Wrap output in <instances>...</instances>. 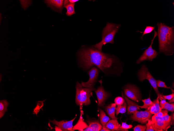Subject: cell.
<instances>
[{
  "label": "cell",
  "instance_id": "cell-1",
  "mask_svg": "<svg viewBox=\"0 0 174 131\" xmlns=\"http://www.w3.org/2000/svg\"><path fill=\"white\" fill-rule=\"evenodd\" d=\"M78 55L84 69H88L95 65L104 73L112 68L117 62L115 58L92 47L81 50Z\"/></svg>",
  "mask_w": 174,
  "mask_h": 131
},
{
  "label": "cell",
  "instance_id": "cell-2",
  "mask_svg": "<svg viewBox=\"0 0 174 131\" xmlns=\"http://www.w3.org/2000/svg\"><path fill=\"white\" fill-rule=\"evenodd\" d=\"M157 25L159 53L166 55H172L174 53V27H170L161 22H158Z\"/></svg>",
  "mask_w": 174,
  "mask_h": 131
},
{
  "label": "cell",
  "instance_id": "cell-3",
  "mask_svg": "<svg viewBox=\"0 0 174 131\" xmlns=\"http://www.w3.org/2000/svg\"><path fill=\"white\" fill-rule=\"evenodd\" d=\"M120 26L121 25L120 24L107 23L102 31V41L92 46L99 51L102 52L103 45L107 43L113 44L114 43V37Z\"/></svg>",
  "mask_w": 174,
  "mask_h": 131
},
{
  "label": "cell",
  "instance_id": "cell-4",
  "mask_svg": "<svg viewBox=\"0 0 174 131\" xmlns=\"http://www.w3.org/2000/svg\"><path fill=\"white\" fill-rule=\"evenodd\" d=\"M76 89L75 103L77 105L88 106L91 103L90 98L92 96V92L96 89L94 87L87 88L83 87L77 81L76 86Z\"/></svg>",
  "mask_w": 174,
  "mask_h": 131
},
{
  "label": "cell",
  "instance_id": "cell-5",
  "mask_svg": "<svg viewBox=\"0 0 174 131\" xmlns=\"http://www.w3.org/2000/svg\"><path fill=\"white\" fill-rule=\"evenodd\" d=\"M137 75L139 80L142 82L145 79L149 81L151 86L154 90L159 99H164L162 95L159 91L156 83V80L153 77L149 71L148 68L146 65L143 64L139 70Z\"/></svg>",
  "mask_w": 174,
  "mask_h": 131
},
{
  "label": "cell",
  "instance_id": "cell-6",
  "mask_svg": "<svg viewBox=\"0 0 174 131\" xmlns=\"http://www.w3.org/2000/svg\"><path fill=\"white\" fill-rule=\"evenodd\" d=\"M154 34L153 39L151 41V43L150 46L146 49L143 52L142 55L136 61L137 64H139L142 62L148 60L151 61L152 60L155 58L157 56L158 53L152 47V44L154 40L157 35V32L154 30Z\"/></svg>",
  "mask_w": 174,
  "mask_h": 131
},
{
  "label": "cell",
  "instance_id": "cell-7",
  "mask_svg": "<svg viewBox=\"0 0 174 131\" xmlns=\"http://www.w3.org/2000/svg\"><path fill=\"white\" fill-rule=\"evenodd\" d=\"M123 89L125 95L129 99L137 102L141 100V95L139 88L135 86L128 84Z\"/></svg>",
  "mask_w": 174,
  "mask_h": 131
},
{
  "label": "cell",
  "instance_id": "cell-8",
  "mask_svg": "<svg viewBox=\"0 0 174 131\" xmlns=\"http://www.w3.org/2000/svg\"><path fill=\"white\" fill-rule=\"evenodd\" d=\"M152 114L146 109L145 111H135L130 117L132 120L138 122L142 124H146L149 120H151Z\"/></svg>",
  "mask_w": 174,
  "mask_h": 131
},
{
  "label": "cell",
  "instance_id": "cell-9",
  "mask_svg": "<svg viewBox=\"0 0 174 131\" xmlns=\"http://www.w3.org/2000/svg\"><path fill=\"white\" fill-rule=\"evenodd\" d=\"M100 70L95 66L92 67L88 71L89 76L88 81L86 82H82L81 84L84 87L87 88L94 87L97 79Z\"/></svg>",
  "mask_w": 174,
  "mask_h": 131
},
{
  "label": "cell",
  "instance_id": "cell-10",
  "mask_svg": "<svg viewBox=\"0 0 174 131\" xmlns=\"http://www.w3.org/2000/svg\"><path fill=\"white\" fill-rule=\"evenodd\" d=\"M94 91L97 98L98 107L103 106L106 101L110 96V93L105 90L101 84Z\"/></svg>",
  "mask_w": 174,
  "mask_h": 131
},
{
  "label": "cell",
  "instance_id": "cell-11",
  "mask_svg": "<svg viewBox=\"0 0 174 131\" xmlns=\"http://www.w3.org/2000/svg\"><path fill=\"white\" fill-rule=\"evenodd\" d=\"M76 117V116L73 119L69 121L63 120L60 121H58L55 119L53 121L50 120H49V121L53 124L59 127L61 131H73L74 130L73 128V123Z\"/></svg>",
  "mask_w": 174,
  "mask_h": 131
},
{
  "label": "cell",
  "instance_id": "cell-12",
  "mask_svg": "<svg viewBox=\"0 0 174 131\" xmlns=\"http://www.w3.org/2000/svg\"><path fill=\"white\" fill-rule=\"evenodd\" d=\"M44 2L47 6L55 11H61L63 7V0H47Z\"/></svg>",
  "mask_w": 174,
  "mask_h": 131
},
{
  "label": "cell",
  "instance_id": "cell-13",
  "mask_svg": "<svg viewBox=\"0 0 174 131\" xmlns=\"http://www.w3.org/2000/svg\"><path fill=\"white\" fill-rule=\"evenodd\" d=\"M122 95L127 103V113L128 115L132 114L135 111L140 110L138 106V105L128 99L124 95L123 92L122 93Z\"/></svg>",
  "mask_w": 174,
  "mask_h": 131
},
{
  "label": "cell",
  "instance_id": "cell-14",
  "mask_svg": "<svg viewBox=\"0 0 174 131\" xmlns=\"http://www.w3.org/2000/svg\"><path fill=\"white\" fill-rule=\"evenodd\" d=\"M87 122L88 125V127L82 131H99L102 128L98 120H90L89 119L87 121Z\"/></svg>",
  "mask_w": 174,
  "mask_h": 131
},
{
  "label": "cell",
  "instance_id": "cell-15",
  "mask_svg": "<svg viewBox=\"0 0 174 131\" xmlns=\"http://www.w3.org/2000/svg\"><path fill=\"white\" fill-rule=\"evenodd\" d=\"M116 106L115 103H111L105 107V111L111 119H117V118L115 116Z\"/></svg>",
  "mask_w": 174,
  "mask_h": 131
},
{
  "label": "cell",
  "instance_id": "cell-16",
  "mask_svg": "<svg viewBox=\"0 0 174 131\" xmlns=\"http://www.w3.org/2000/svg\"><path fill=\"white\" fill-rule=\"evenodd\" d=\"M120 124H119L117 119H112L109 120L105 127L111 131H117Z\"/></svg>",
  "mask_w": 174,
  "mask_h": 131
},
{
  "label": "cell",
  "instance_id": "cell-17",
  "mask_svg": "<svg viewBox=\"0 0 174 131\" xmlns=\"http://www.w3.org/2000/svg\"><path fill=\"white\" fill-rule=\"evenodd\" d=\"M100 113V122L102 127H104L107 122L110 120L109 117L107 116L105 112L102 109L98 108Z\"/></svg>",
  "mask_w": 174,
  "mask_h": 131
},
{
  "label": "cell",
  "instance_id": "cell-18",
  "mask_svg": "<svg viewBox=\"0 0 174 131\" xmlns=\"http://www.w3.org/2000/svg\"><path fill=\"white\" fill-rule=\"evenodd\" d=\"M148 122H150L148 121ZM151 123L153 127L155 128L163 130L164 131H167V128L169 127L170 125V123L166 122L164 121H158L153 124Z\"/></svg>",
  "mask_w": 174,
  "mask_h": 131
},
{
  "label": "cell",
  "instance_id": "cell-19",
  "mask_svg": "<svg viewBox=\"0 0 174 131\" xmlns=\"http://www.w3.org/2000/svg\"><path fill=\"white\" fill-rule=\"evenodd\" d=\"M9 103L6 100H4L0 101V118H1L7 111V109Z\"/></svg>",
  "mask_w": 174,
  "mask_h": 131
},
{
  "label": "cell",
  "instance_id": "cell-20",
  "mask_svg": "<svg viewBox=\"0 0 174 131\" xmlns=\"http://www.w3.org/2000/svg\"><path fill=\"white\" fill-rule=\"evenodd\" d=\"M127 104L126 101H124L123 104L121 105L117 106L116 108L115 114L117 116L120 113L122 114L125 113L126 111Z\"/></svg>",
  "mask_w": 174,
  "mask_h": 131
},
{
  "label": "cell",
  "instance_id": "cell-21",
  "mask_svg": "<svg viewBox=\"0 0 174 131\" xmlns=\"http://www.w3.org/2000/svg\"><path fill=\"white\" fill-rule=\"evenodd\" d=\"M75 4V3H70L64 7L67 9L66 14L67 16H71L75 13L74 7Z\"/></svg>",
  "mask_w": 174,
  "mask_h": 131
},
{
  "label": "cell",
  "instance_id": "cell-22",
  "mask_svg": "<svg viewBox=\"0 0 174 131\" xmlns=\"http://www.w3.org/2000/svg\"><path fill=\"white\" fill-rule=\"evenodd\" d=\"M141 101L144 103V105L142 106H139L138 107L141 109H147L149 106L153 105L154 103L152 101L150 97L147 99L142 100Z\"/></svg>",
  "mask_w": 174,
  "mask_h": 131
},
{
  "label": "cell",
  "instance_id": "cell-23",
  "mask_svg": "<svg viewBox=\"0 0 174 131\" xmlns=\"http://www.w3.org/2000/svg\"><path fill=\"white\" fill-rule=\"evenodd\" d=\"M22 8L26 10L32 4L33 1L31 0H20Z\"/></svg>",
  "mask_w": 174,
  "mask_h": 131
},
{
  "label": "cell",
  "instance_id": "cell-24",
  "mask_svg": "<svg viewBox=\"0 0 174 131\" xmlns=\"http://www.w3.org/2000/svg\"><path fill=\"white\" fill-rule=\"evenodd\" d=\"M133 127L131 124H128L126 122H122V125L120 126L117 131H128V129L131 128Z\"/></svg>",
  "mask_w": 174,
  "mask_h": 131
},
{
  "label": "cell",
  "instance_id": "cell-25",
  "mask_svg": "<svg viewBox=\"0 0 174 131\" xmlns=\"http://www.w3.org/2000/svg\"><path fill=\"white\" fill-rule=\"evenodd\" d=\"M162 109H166L169 111L173 112L174 111V103L170 104L166 102L162 108Z\"/></svg>",
  "mask_w": 174,
  "mask_h": 131
},
{
  "label": "cell",
  "instance_id": "cell-26",
  "mask_svg": "<svg viewBox=\"0 0 174 131\" xmlns=\"http://www.w3.org/2000/svg\"><path fill=\"white\" fill-rule=\"evenodd\" d=\"M153 102L155 104L156 107V110L153 114H155L161 111L162 110L159 104V97L158 96L157 98L154 100Z\"/></svg>",
  "mask_w": 174,
  "mask_h": 131
},
{
  "label": "cell",
  "instance_id": "cell-27",
  "mask_svg": "<svg viewBox=\"0 0 174 131\" xmlns=\"http://www.w3.org/2000/svg\"><path fill=\"white\" fill-rule=\"evenodd\" d=\"M146 128L145 131H163V130L155 128L150 122H148V123L146 124Z\"/></svg>",
  "mask_w": 174,
  "mask_h": 131
},
{
  "label": "cell",
  "instance_id": "cell-28",
  "mask_svg": "<svg viewBox=\"0 0 174 131\" xmlns=\"http://www.w3.org/2000/svg\"><path fill=\"white\" fill-rule=\"evenodd\" d=\"M155 26H147L145 28L144 31L143 32V34L141 38L142 39L143 37L145 35L151 33L153 30H154Z\"/></svg>",
  "mask_w": 174,
  "mask_h": 131
},
{
  "label": "cell",
  "instance_id": "cell-29",
  "mask_svg": "<svg viewBox=\"0 0 174 131\" xmlns=\"http://www.w3.org/2000/svg\"><path fill=\"white\" fill-rule=\"evenodd\" d=\"M156 83L158 87L169 89L171 90L172 89L170 87L167 86L165 82L161 81L160 80H156Z\"/></svg>",
  "mask_w": 174,
  "mask_h": 131
},
{
  "label": "cell",
  "instance_id": "cell-30",
  "mask_svg": "<svg viewBox=\"0 0 174 131\" xmlns=\"http://www.w3.org/2000/svg\"><path fill=\"white\" fill-rule=\"evenodd\" d=\"M125 100L121 96H118L115 98L114 102L116 105L119 106L121 105L124 103Z\"/></svg>",
  "mask_w": 174,
  "mask_h": 131
},
{
  "label": "cell",
  "instance_id": "cell-31",
  "mask_svg": "<svg viewBox=\"0 0 174 131\" xmlns=\"http://www.w3.org/2000/svg\"><path fill=\"white\" fill-rule=\"evenodd\" d=\"M146 128V125H138L133 128L134 131H145Z\"/></svg>",
  "mask_w": 174,
  "mask_h": 131
},
{
  "label": "cell",
  "instance_id": "cell-32",
  "mask_svg": "<svg viewBox=\"0 0 174 131\" xmlns=\"http://www.w3.org/2000/svg\"><path fill=\"white\" fill-rule=\"evenodd\" d=\"M159 121L164 120L162 117H158L154 115L151 117V120H149L148 121L152 124H153L154 123Z\"/></svg>",
  "mask_w": 174,
  "mask_h": 131
},
{
  "label": "cell",
  "instance_id": "cell-33",
  "mask_svg": "<svg viewBox=\"0 0 174 131\" xmlns=\"http://www.w3.org/2000/svg\"><path fill=\"white\" fill-rule=\"evenodd\" d=\"M163 120L166 122L170 123L171 120V115L170 116L168 114H166L162 117Z\"/></svg>",
  "mask_w": 174,
  "mask_h": 131
},
{
  "label": "cell",
  "instance_id": "cell-34",
  "mask_svg": "<svg viewBox=\"0 0 174 131\" xmlns=\"http://www.w3.org/2000/svg\"><path fill=\"white\" fill-rule=\"evenodd\" d=\"M147 109L151 113L153 114L156 109L155 104L154 103L153 105L149 106Z\"/></svg>",
  "mask_w": 174,
  "mask_h": 131
},
{
  "label": "cell",
  "instance_id": "cell-35",
  "mask_svg": "<svg viewBox=\"0 0 174 131\" xmlns=\"http://www.w3.org/2000/svg\"><path fill=\"white\" fill-rule=\"evenodd\" d=\"M162 95L164 99H167L168 100H170L173 97H174V92H173L171 94L168 95H164L162 93Z\"/></svg>",
  "mask_w": 174,
  "mask_h": 131
},
{
  "label": "cell",
  "instance_id": "cell-36",
  "mask_svg": "<svg viewBox=\"0 0 174 131\" xmlns=\"http://www.w3.org/2000/svg\"><path fill=\"white\" fill-rule=\"evenodd\" d=\"M160 102H159V104L160 106L162 109V108L163 107L164 105L166 102L164 99H160Z\"/></svg>",
  "mask_w": 174,
  "mask_h": 131
},
{
  "label": "cell",
  "instance_id": "cell-37",
  "mask_svg": "<svg viewBox=\"0 0 174 131\" xmlns=\"http://www.w3.org/2000/svg\"><path fill=\"white\" fill-rule=\"evenodd\" d=\"M155 116L160 117H162L164 116V115L161 111H160L154 114Z\"/></svg>",
  "mask_w": 174,
  "mask_h": 131
},
{
  "label": "cell",
  "instance_id": "cell-38",
  "mask_svg": "<svg viewBox=\"0 0 174 131\" xmlns=\"http://www.w3.org/2000/svg\"><path fill=\"white\" fill-rule=\"evenodd\" d=\"M171 120L170 123V125H172L174 124V112L171 115Z\"/></svg>",
  "mask_w": 174,
  "mask_h": 131
},
{
  "label": "cell",
  "instance_id": "cell-39",
  "mask_svg": "<svg viewBox=\"0 0 174 131\" xmlns=\"http://www.w3.org/2000/svg\"><path fill=\"white\" fill-rule=\"evenodd\" d=\"M69 0H65L64 1L63 5L64 7H65L70 3Z\"/></svg>",
  "mask_w": 174,
  "mask_h": 131
},
{
  "label": "cell",
  "instance_id": "cell-40",
  "mask_svg": "<svg viewBox=\"0 0 174 131\" xmlns=\"http://www.w3.org/2000/svg\"><path fill=\"white\" fill-rule=\"evenodd\" d=\"M101 131H111L110 130L106 127H102V129L100 130Z\"/></svg>",
  "mask_w": 174,
  "mask_h": 131
},
{
  "label": "cell",
  "instance_id": "cell-41",
  "mask_svg": "<svg viewBox=\"0 0 174 131\" xmlns=\"http://www.w3.org/2000/svg\"><path fill=\"white\" fill-rule=\"evenodd\" d=\"M78 0H69V1L70 2V3H75V2L78 1Z\"/></svg>",
  "mask_w": 174,
  "mask_h": 131
},
{
  "label": "cell",
  "instance_id": "cell-42",
  "mask_svg": "<svg viewBox=\"0 0 174 131\" xmlns=\"http://www.w3.org/2000/svg\"><path fill=\"white\" fill-rule=\"evenodd\" d=\"M174 102V97H173L172 99L170 100L169 101V103H171L173 102Z\"/></svg>",
  "mask_w": 174,
  "mask_h": 131
},
{
  "label": "cell",
  "instance_id": "cell-43",
  "mask_svg": "<svg viewBox=\"0 0 174 131\" xmlns=\"http://www.w3.org/2000/svg\"><path fill=\"white\" fill-rule=\"evenodd\" d=\"M0 25L1 24V20H2V15L1 13H0Z\"/></svg>",
  "mask_w": 174,
  "mask_h": 131
}]
</instances>
